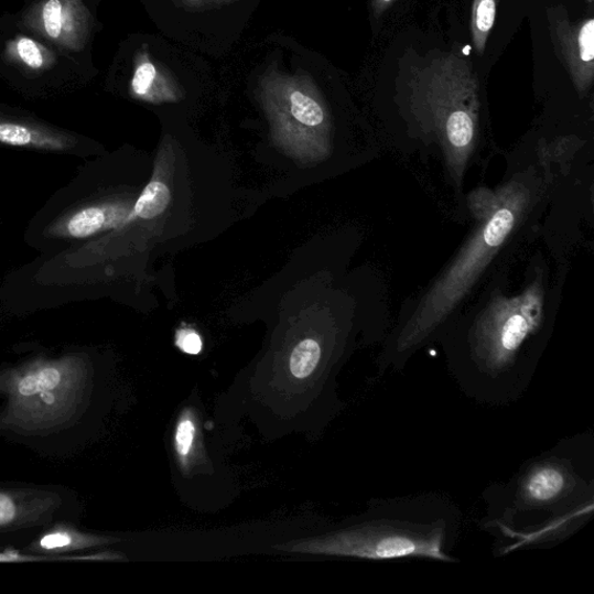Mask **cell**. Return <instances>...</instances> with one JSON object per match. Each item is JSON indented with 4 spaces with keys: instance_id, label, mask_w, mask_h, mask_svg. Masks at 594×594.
Returning a JSON list of instances; mask_svg holds the SVG:
<instances>
[{
    "instance_id": "cell-1",
    "label": "cell",
    "mask_w": 594,
    "mask_h": 594,
    "mask_svg": "<svg viewBox=\"0 0 594 594\" xmlns=\"http://www.w3.org/2000/svg\"><path fill=\"white\" fill-rule=\"evenodd\" d=\"M557 295L547 267L537 260L518 292H506L497 278L474 306L450 322L438 343L467 399L503 408L523 398L552 336Z\"/></svg>"
},
{
    "instance_id": "cell-2",
    "label": "cell",
    "mask_w": 594,
    "mask_h": 594,
    "mask_svg": "<svg viewBox=\"0 0 594 594\" xmlns=\"http://www.w3.org/2000/svg\"><path fill=\"white\" fill-rule=\"evenodd\" d=\"M548 179L536 168L512 175L495 191L472 194L469 207L476 225L447 266L410 303L388 332L377 357V381L402 372L424 347L438 343L465 301L499 266L501 253H511L516 240L539 214L549 191Z\"/></svg>"
},
{
    "instance_id": "cell-3",
    "label": "cell",
    "mask_w": 594,
    "mask_h": 594,
    "mask_svg": "<svg viewBox=\"0 0 594 594\" xmlns=\"http://www.w3.org/2000/svg\"><path fill=\"white\" fill-rule=\"evenodd\" d=\"M479 530L496 557L559 547L594 516V434L565 436L482 494Z\"/></svg>"
},
{
    "instance_id": "cell-4",
    "label": "cell",
    "mask_w": 594,
    "mask_h": 594,
    "mask_svg": "<svg viewBox=\"0 0 594 594\" xmlns=\"http://www.w3.org/2000/svg\"><path fill=\"white\" fill-rule=\"evenodd\" d=\"M465 516L446 493L424 492L371 499L359 517L332 532L277 546L289 553L363 561L403 559L458 563L454 549Z\"/></svg>"
},
{
    "instance_id": "cell-5",
    "label": "cell",
    "mask_w": 594,
    "mask_h": 594,
    "mask_svg": "<svg viewBox=\"0 0 594 594\" xmlns=\"http://www.w3.org/2000/svg\"><path fill=\"white\" fill-rule=\"evenodd\" d=\"M408 89V111L418 136L436 147L449 181L461 191L482 136L479 86L469 62L438 53L411 69Z\"/></svg>"
},
{
    "instance_id": "cell-6",
    "label": "cell",
    "mask_w": 594,
    "mask_h": 594,
    "mask_svg": "<svg viewBox=\"0 0 594 594\" xmlns=\"http://www.w3.org/2000/svg\"><path fill=\"white\" fill-rule=\"evenodd\" d=\"M553 40L565 67L581 95L585 97L594 79V19L579 24L568 19L552 20Z\"/></svg>"
},
{
    "instance_id": "cell-7",
    "label": "cell",
    "mask_w": 594,
    "mask_h": 594,
    "mask_svg": "<svg viewBox=\"0 0 594 594\" xmlns=\"http://www.w3.org/2000/svg\"><path fill=\"white\" fill-rule=\"evenodd\" d=\"M123 218V210L114 205H96L75 210L50 229V234L63 238H87L111 229Z\"/></svg>"
},
{
    "instance_id": "cell-8",
    "label": "cell",
    "mask_w": 594,
    "mask_h": 594,
    "mask_svg": "<svg viewBox=\"0 0 594 594\" xmlns=\"http://www.w3.org/2000/svg\"><path fill=\"white\" fill-rule=\"evenodd\" d=\"M131 90L147 101L177 100L181 90L173 76L143 52L137 61Z\"/></svg>"
},
{
    "instance_id": "cell-9",
    "label": "cell",
    "mask_w": 594,
    "mask_h": 594,
    "mask_svg": "<svg viewBox=\"0 0 594 594\" xmlns=\"http://www.w3.org/2000/svg\"><path fill=\"white\" fill-rule=\"evenodd\" d=\"M172 449L180 471L188 475L203 455L201 420L193 408H185L180 413L174 425Z\"/></svg>"
},
{
    "instance_id": "cell-10",
    "label": "cell",
    "mask_w": 594,
    "mask_h": 594,
    "mask_svg": "<svg viewBox=\"0 0 594 594\" xmlns=\"http://www.w3.org/2000/svg\"><path fill=\"white\" fill-rule=\"evenodd\" d=\"M0 143L55 151L75 145L74 139L50 129L7 120H0Z\"/></svg>"
},
{
    "instance_id": "cell-11",
    "label": "cell",
    "mask_w": 594,
    "mask_h": 594,
    "mask_svg": "<svg viewBox=\"0 0 594 594\" xmlns=\"http://www.w3.org/2000/svg\"><path fill=\"white\" fill-rule=\"evenodd\" d=\"M75 19L76 8L72 0H48L42 8L43 30L53 40L72 42L76 30Z\"/></svg>"
},
{
    "instance_id": "cell-12",
    "label": "cell",
    "mask_w": 594,
    "mask_h": 594,
    "mask_svg": "<svg viewBox=\"0 0 594 594\" xmlns=\"http://www.w3.org/2000/svg\"><path fill=\"white\" fill-rule=\"evenodd\" d=\"M498 0H474L472 9V39L475 51H486L489 35L495 26Z\"/></svg>"
},
{
    "instance_id": "cell-13",
    "label": "cell",
    "mask_w": 594,
    "mask_h": 594,
    "mask_svg": "<svg viewBox=\"0 0 594 594\" xmlns=\"http://www.w3.org/2000/svg\"><path fill=\"white\" fill-rule=\"evenodd\" d=\"M323 350L320 343L307 338L300 342L293 349L290 359V370L296 380H307L320 367Z\"/></svg>"
},
{
    "instance_id": "cell-14",
    "label": "cell",
    "mask_w": 594,
    "mask_h": 594,
    "mask_svg": "<svg viewBox=\"0 0 594 594\" xmlns=\"http://www.w3.org/2000/svg\"><path fill=\"white\" fill-rule=\"evenodd\" d=\"M171 201L169 187L161 182L150 183L142 192L134 207V214L150 219L164 213Z\"/></svg>"
},
{
    "instance_id": "cell-15",
    "label": "cell",
    "mask_w": 594,
    "mask_h": 594,
    "mask_svg": "<svg viewBox=\"0 0 594 594\" xmlns=\"http://www.w3.org/2000/svg\"><path fill=\"white\" fill-rule=\"evenodd\" d=\"M114 540L106 538L86 537L67 530L53 531L43 537L39 547L42 550L82 549L111 543Z\"/></svg>"
},
{
    "instance_id": "cell-16",
    "label": "cell",
    "mask_w": 594,
    "mask_h": 594,
    "mask_svg": "<svg viewBox=\"0 0 594 594\" xmlns=\"http://www.w3.org/2000/svg\"><path fill=\"white\" fill-rule=\"evenodd\" d=\"M17 52L21 61L32 69H40L45 64L42 50L35 41L29 37H21L17 41Z\"/></svg>"
},
{
    "instance_id": "cell-17",
    "label": "cell",
    "mask_w": 594,
    "mask_h": 594,
    "mask_svg": "<svg viewBox=\"0 0 594 594\" xmlns=\"http://www.w3.org/2000/svg\"><path fill=\"white\" fill-rule=\"evenodd\" d=\"M175 346L186 355L197 356L202 354L204 343L202 336L195 330L181 328L175 335Z\"/></svg>"
},
{
    "instance_id": "cell-18",
    "label": "cell",
    "mask_w": 594,
    "mask_h": 594,
    "mask_svg": "<svg viewBox=\"0 0 594 594\" xmlns=\"http://www.w3.org/2000/svg\"><path fill=\"white\" fill-rule=\"evenodd\" d=\"M18 508L14 499L8 495L0 493V527H6L15 520Z\"/></svg>"
},
{
    "instance_id": "cell-19",
    "label": "cell",
    "mask_w": 594,
    "mask_h": 594,
    "mask_svg": "<svg viewBox=\"0 0 594 594\" xmlns=\"http://www.w3.org/2000/svg\"><path fill=\"white\" fill-rule=\"evenodd\" d=\"M184 7L190 9H206L217 6H225L236 2V0H179Z\"/></svg>"
},
{
    "instance_id": "cell-20",
    "label": "cell",
    "mask_w": 594,
    "mask_h": 594,
    "mask_svg": "<svg viewBox=\"0 0 594 594\" xmlns=\"http://www.w3.org/2000/svg\"><path fill=\"white\" fill-rule=\"evenodd\" d=\"M393 2L395 0H371L372 12L376 13L377 17H380Z\"/></svg>"
},
{
    "instance_id": "cell-21",
    "label": "cell",
    "mask_w": 594,
    "mask_h": 594,
    "mask_svg": "<svg viewBox=\"0 0 594 594\" xmlns=\"http://www.w3.org/2000/svg\"><path fill=\"white\" fill-rule=\"evenodd\" d=\"M21 561H30V559H24V557H21L18 553L14 552H7L3 554H0V562H21Z\"/></svg>"
}]
</instances>
